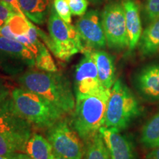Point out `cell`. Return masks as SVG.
I'll list each match as a JSON object with an SVG mask.
<instances>
[{
    "label": "cell",
    "mask_w": 159,
    "mask_h": 159,
    "mask_svg": "<svg viewBox=\"0 0 159 159\" xmlns=\"http://www.w3.org/2000/svg\"><path fill=\"white\" fill-rule=\"evenodd\" d=\"M19 81L21 88L43 97L65 114L74 111L76 99L69 80L61 73L29 70Z\"/></svg>",
    "instance_id": "1"
},
{
    "label": "cell",
    "mask_w": 159,
    "mask_h": 159,
    "mask_svg": "<svg viewBox=\"0 0 159 159\" xmlns=\"http://www.w3.org/2000/svg\"><path fill=\"white\" fill-rule=\"evenodd\" d=\"M110 92V89L101 86L90 94L75 97L71 125L84 142L104 126Z\"/></svg>",
    "instance_id": "2"
},
{
    "label": "cell",
    "mask_w": 159,
    "mask_h": 159,
    "mask_svg": "<svg viewBox=\"0 0 159 159\" xmlns=\"http://www.w3.org/2000/svg\"><path fill=\"white\" fill-rule=\"evenodd\" d=\"M11 99L18 114L40 129L50 128L65 114L43 97L23 88L13 90Z\"/></svg>",
    "instance_id": "3"
},
{
    "label": "cell",
    "mask_w": 159,
    "mask_h": 159,
    "mask_svg": "<svg viewBox=\"0 0 159 159\" xmlns=\"http://www.w3.org/2000/svg\"><path fill=\"white\" fill-rule=\"evenodd\" d=\"M48 30L49 36L38 29L39 35L57 58L67 61L77 53L84 52L85 49L76 27L63 21L57 15L54 6L49 10Z\"/></svg>",
    "instance_id": "4"
},
{
    "label": "cell",
    "mask_w": 159,
    "mask_h": 159,
    "mask_svg": "<svg viewBox=\"0 0 159 159\" xmlns=\"http://www.w3.org/2000/svg\"><path fill=\"white\" fill-rule=\"evenodd\" d=\"M31 124L17 113L12 99L0 105V155L11 157L24 152L32 136Z\"/></svg>",
    "instance_id": "5"
},
{
    "label": "cell",
    "mask_w": 159,
    "mask_h": 159,
    "mask_svg": "<svg viewBox=\"0 0 159 159\" xmlns=\"http://www.w3.org/2000/svg\"><path fill=\"white\" fill-rule=\"evenodd\" d=\"M140 114V105L132 91L121 80H116L111 89L104 127L123 130Z\"/></svg>",
    "instance_id": "6"
},
{
    "label": "cell",
    "mask_w": 159,
    "mask_h": 159,
    "mask_svg": "<svg viewBox=\"0 0 159 159\" xmlns=\"http://www.w3.org/2000/svg\"><path fill=\"white\" fill-rule=\"evenodd\" d=\"M47 139L59 156L67 159H83L85 145L82 139L63 119L47 129Z\"/></svg>",
    "instance_id": "7"
},
{
    "label": "cell",
    "mask_w": 159,
    "mask_h": 159,
    "mask_svg": "<svg viewBox=\"0 0 159 159\" xmlns=\"http://www.w3.org/2000/svg\"><path fill=\"white\" fill-rule=\"evenodd\" d=\"M102 24L107 44L110 48L123 49L128 47L129 41L122 2H113L105 7Z\"/></svg>",
    "instance_id": "8"
},
{
    "label": "cell",
    "mask_w": 159,
    "mask_h": 159,
    "mask_svg": "<svg viewBox=\"0 0 159 159\" xmlns=\"http://www.w3.org/2000/svg\"><path fill=\"white\" fill-rule=\"evenodd\" d=\"M38 29L25 16L15 13L0 30V36L23 43L34 54L35 57L44 46L39 39Z\"/></svg>",
    "instance_id": "9"
},
{
    "label": "cell",
    "mask_w": 159,
    "mask_h": 159,
    "mask_svg": "<svg viewBox=\"0 0 159 159\" xmlns=\"http://www.w3.org/2000/svg\"><path fill=\"white\" fill-rule=\"evenodd\" d=\"M77 33L85 49H100L107 44L102 19L95 10H90L75 24Z\"/></svg>",
    "instance_id": "10"
},
{
    "label": "cell",
    "mask_w": 159,
    "mask_h": 159,
    "mask_svg": "<svg viewBox=\"0 0 159 159\" xmlns=\"http://www.w3.org/2000/svg\"><path fill=\"white\" fill-rule=\"evenodd\" d=\"M92 50L94 49H85L83 58L76 66L74 82L75 97L90 94L102 86L91 53Z\"/></svg>",
    "instance_id": "11"
},
{
    "label": "cell",
    "mask_w": 159,
    "mask_h": 159,
    "mask_svg": "<svg viewBox=\"0 0 159 159\" xmlns=\"http://www.w3.org/2000/svg\"><path fill=\"white\" fill-rule=\"evenodd\" d=\"M0 63L16 70L35 66V55L23 43L0 36Z\"/></svg>",
    "instance_id": "12"
},
{
    "label": "cell",
    "mask_w": 159,
    "mask_h": 159,
    "mask_svg": "<svg viewBox=\"0 0 159 159\" xmlns=\"http://www.w3.org/2000/svg\"><path fill=\"white\" fill-rule=\"evenodd\" d=\"M111 159H135L134 147L130 141L114 128L102 127L99 129Z\"/></svg>",
    "instance_id": "13"
},
{
    "label": "cell",
    "mask_w": 159,
    "mask_h": 159,
    "mask_svg": "<svg viewBox=\"0 0 159 159\" xmlns=\"http://www.w3.org/2000/svg\"><path fill=\"white\" fill-rule=\"evenodd\" d=\"M122 5L125 10V22L129 41L128 48L130 50H133L139 44L142 33L139 8L134 0H123Z\"/></svg>",
    "instance_id": "14"
},
{
    "label": "cell",
    "mask_w": 159,
    "mask_h": 159,
    "mask_svg": "<svg viewBox=\"0 0 159 159\" xmlns=\"http://www.w3.org/2000/svg\"><path fill=\"white\" fill-rule=\"evenodd\" d=\"M91 53L96 63L101 85L111 90L116 82L114 59L108 52L102 49H94Z\"/></svg>",
    "instance_id": "15"
},
{
    "label": "cell",
    "mask_w": 159,
    "mask_h": 159,
    "mask_svg": "<svg viewBox=\"0 0 159 159\" xmlns=\"http://www.w3.org/2000/svg\"><path fill=\"white\" fill-rule=\"evenodd\" d=\"M136 85L144 97L159 99V65H152L142 69L136 77Z\"/></svg>",
    "instance_id": "16"
},
{
    "label": "cell",
    "mask_w": 159,
    "mask_h": 159,
    "mask_svg": "<svg viewBox=\"0 0 159 159\" xmlns=\"http://www.w3.org/2000/svg\"><path fill=\"white\" fill-rule=\"evenodd\" d=\"M143 55H152L159 52V16L153 19L142 33L139 42Z\"/></svg>",
    "instance_id": "17"
},
{
    "label": "cell",
    "mask_w": 159,
    "mask_h": 159,
    "mask_svg": "<svg viewBox=\"0 0 159 159\" xmlns=\"http://www.w3.org/2000/svg\"><path fill=\"white\" fill-rule=\"evenodd\" d=\"M24 152L33 159H53L52 147L47 139L33 134L26 144Z\"/></svg>",
    "instance_id": "18"
},
{
    "label": "cell",
    "mask_w": 159,
    "mask_h": 159,
    "mask_svg": "<svg viewBox=\"0 0 159 159\" xmlns=\"http://www.w3.org/2000/svg\"><path fill=\"white\" fill-rule=\"evenodd\" d=\"M20 7L28 19L37 25H43L49 11L48 0H19Z\"/></svg>",
    "instance_id": "19"
},
{
    "label": "cell",
    "mask_w": 159,
    "mask_h": 159,
    "mask_svg": "<svg viewBox=\"0 0 159 159\" xmlns=\"http://www.w3.org/2000/svg\"><path fill=\"white\" fill-rule=\"evenodd\" d=\"M83 159H111L100 133L85 142Z\"/></svg>",
    "instance_id": "20"
},
{
    "label": "cell",
    "mask_w": 159,
    "mask_h": 159,
    "mask_svg": "<svg viewBox=\"0 0 159 159\" xmlns=\"http://www.w3.org/2000/svg\"><path fill=\"white\" fill-rule=\"evenodd\" d=\"M141 141L149 148H155L159 145V111L144 126Z\"/></svg>",
    "instance_id": "21"
},
{
    "label": "cell",
    "mask_w": 159,
    "mask_h": 159,
    "mask_svg": "<svg viewBox=\"0 0 159 159\" xmlns=\"http://www.w3.org/2000/svg\"><path fill=\"white\" fill-rule=\"evenodd\" d=\"M35 66L40 70L55 72L57 68L47 47H43L35 56Z\"/></svg>",
    "instance_id": "22"
},
{
    "label": "cell",
    "mask_w": 159,
    "mask_h": 159,
    "mask_svg": "<svg viewBox=\"0 0 159 159\" xmlns=\"http://www.w3.org/2000/svg\"><path fill=\"white\" fill-rule=\"evenodd\" d=\"M54 8L57 15L66 23H71V13L66 0H54Z\"/></svg>",
    "instance_id": "23"
},
{
    "label": "cell",
    "mask_w": 159,
    "mask_h": 159,
    "mask_svg": "<svg viewBox=\"0 0 159 159\" xmlns=\"http://www.w3.org/2000/svg\"><path fill=\"white\" fill-rule=\"evenodd\" d=\"M71 14L82 16L86 13L88 8V0H66Z\"/></svg>",
    "instance_id": "24"
},
{
    "label": "cell",
    "mask_w": 159,
    "mask_h": 159,
    "mask_svg": "<svg viewBox=\"0 0 159 159\" xmlns=\"http://www.w3.org/2000/svg\"><path fill=\"white\" fill-rule=\"evenodd\" d=\"M145 12L148 19L152 21L159 16V0H147Z\"/></svg>",
    "instance_id": "25"
},
{
    "label": "cell",
    "mask_w": 159,
    "mask_h": 159,
    "mask_svg": "<svg viewBox=\"0 0 159 159\" xmlns=\"http://www.w3.org/2000/svg\"><path fill=\"white\" fill-rule=\"evenodd\" d=\"M15 13L5 3L0 1V30L7 24Z\"/></svg>",
    "instance_id": "26"
},
{
    "label": "cell",
    "mask_w": 159,
    "mask_h": 159,
    "mask_svg": "<svg viewBox=\"0 0 159 159\" xmlns=\"http://www.w3.org/2000/svg\"><path fill=\"white\" fill-rule=\"evenodd\" d=\"M0 1L2 2L5 3L6 5L8 6L15 13L25 16L22 11H21V7H20L19 0H0Z\"/></svg>",
    "instance_id": "27"
},
{
    "label": "cell",
    "mask_w": 159,
    "mask_h": 159,
    "mask_svg": "<svg viewBox=\"0 0 159 159\" xmlns=\"http://www.w3.org/2000/svg\"><path fill=\"white\" fill-rule=\"evenodd\" d=\"M146 159H159V145L156 148H152V150L147 155Z\"/></svg>",
    "instance_id": "28"
},
{
    "label": "cell",
    "mask_w": 159,
    "mask_h": 159,
    "mask_svg": "<svg viewBox=\"0 0 159 159\" xmlns=\"http://www.w3.org/2000/svg\"><path fill=\"white\" fill-rule=\"evenodd\" d=\"M11 159H33L25 152H16L11 157Z\"/></svg>",
    "instance_id": "29"
},
{
    "label": "cell",
    "mask_w": 159,
    "mask_h": 159,
    "mask_svg": "<svg viewBox=\"0 0 159 159\" xmlns=\"http://www.w3.org/2000/svg\"><path fill=\"white\" fill-rule=\"evenodd\" d=\"M53 159H67V158H66L64 157L61 156H59L58 154H57L56 152H55L54 151H53Z\"/></svg>",
    "instance_id": "30"
},
{
    "label": "cell",
    "mask_w": 159,
    "mask_h": 159,
    "mask_svg": "<svg viewBox=\"0 0 159 159\" xmlns=\"http://www.w3.org/2000/svg\"><path fill=\"white\" fill-rule=\"evenodd\" d=\"M0 159H11V157H6V156H3L0 155Z\"/></svg>",
    "instance_id": "31"
},
{
    "label": "cell",
    "mask_w": 159,
    "mask_h": 159,
    "mask_svg": "<svg viewBox=\"0 0 159 159\" xmlns=\"http://www.w3.org/2000/svg\"><path fill=\"white\" fill-rule=\"evenodd\" d=\"M88 1H91L92 2H99V0H88Z\"/></svg>",
    "instance_id": "32"
}]
</instances>
